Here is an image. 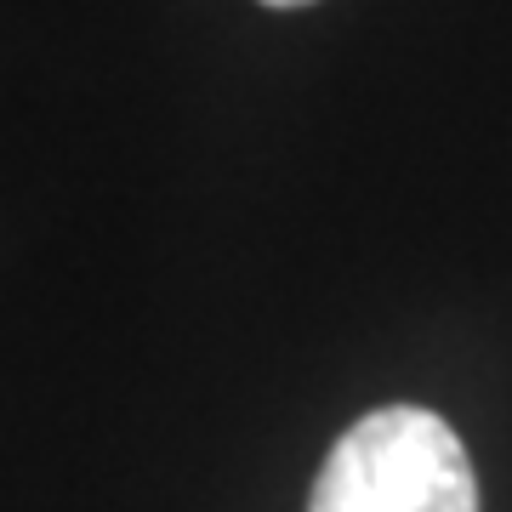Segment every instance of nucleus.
<instances>
[{"label":"nucleus","instance_id":"f257e3e1","mask_svg":"<svg viewBox=\"0 0 512 512\" xmlns=\"http://www.w3.org/2000/svg\"><path fill=\"white\" fill-rule=\"evenodd\" d=\"M308 512H478V478L444 416L382 404L330 444Z\"/></svg>","mask_w":512,"mask_h":512},{"label":"nucleus","instance_id":"f03ea898","mask_svg":"<svg viewBox=\"0 0 512 512\" xmlns=\"http://www.w3.org/2000/svg\"><path fill=\"white\" fill-rule=\"evenodd\" d=\"M262 6H308V0H262Z\"/></svg>","mask_w":512,"mask_h":512}]
</instances>
